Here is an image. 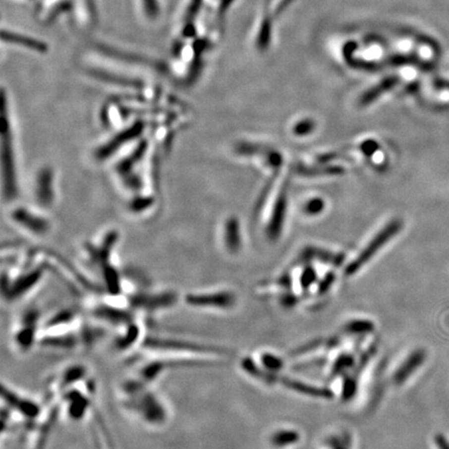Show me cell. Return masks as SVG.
Masks as SVG:
<instances>
[{
    "label": "cell",
    "mask_w": 449,
    "mask_h": 449,
    "mask_svg": "<svg viewBox=\"0 0 449 449\" xmlns=\"http://www.w3.org/2000/svg\"><path fill=\"white\" fill-rule=\"evenodd\" d=\"M303 255L305 258H308V257L315 258V259H319L322 261L330 262V263H333L336 265L342 264V262H343V260H344L343 255L325 251V250L317 249V248H306Z\"/></svg>",
    "instance_id": "obj_21"
},
{
    "label": "cell",
    "mask_w": 449,
    "mask_h": 449,
    "mask_svg": "<svg viewBox=\"0 0 449 449\" xmlns=\"http://www.w3.org/2000/svg\"><path fill=\"white\" fill-rule=\"evenodd\" d=\"M271 33H272L271 21L269 19H266L262 23L257 43V45L261 51H264L267 47H269L271 42Z\"/></svg>",
    "instance_id": "obj_22"
},
{
    "label": "cell",
    "mask_w": 449,
    "mask_h": 449,
    "mask_svg": "<svg viewBox=\"0 0 449 449\" xmlns=\"http://www.w3.org/2000/svg\"><path fill=\"white\" fill-rule=\"evenodd\" d=\"M13 219L16 223L35 234H43L49 228V224L46 220L34 215L33 212L24 208L16 209L13 213Z\"/></svg>",
    "instance_id": "obj_14"
},
{
    "label": "cell",
    "mask_w": 449,
    "mask_h": 449,
    "mask_svg": "<svg viewBox=\"0 0 449 449\" xmlns=\"http://www.w3.org/2000/svg\"><path fill=\"white\" fill-rule=\"evenodd\" d=\"M388 65L392 66H403V65H412V63L420 62L417 57L412 56H393L387 58Z\"/></svg>",
    "instance_id": "obj_23"
},
{
    "label": "cell",
    "mask_w": 449,
    "mask_h": 449,
    "mask_svg": "<svg viewBox=\"0 0 449 449\" xmlns=\"http://www.w3.org/2000/svg\"><path fill=\"white\" fill-rule=\"evenodd\" d=\"M233 0H221V5H220V12L224 13L226 12V9L230 6Z\"/></svg>",
    "instance_id": "obj_30"
},
{
    "label": "cell",
    "mask_w": 449,
    "mask_h": 449,
    "mask_svg": "<svg viewBox=\"0 0 449 449\" xmlns=\"http://www.w3.org/2000/svg\"><path fill=\"white\" fill-rule=\"evenodd\" d=\"M43 317L41 309L28 306L16 315L9 330V345L18 355H27L36 346L42 335Z\"/></svg>",
    "instance_id": "obj_3"
},
{
    "label": "cell",
    "mask_w": 449,
    "mask_h": 449,
    "mask_svg": "<svg viewBox=\"0 0 449 449\" xmlns=\"http://www.w3.org/2000/svg\"><path fill=\"white\" fill-rule=\"evenodd\" d=\"M235 151L240 155H259L264 157V159L270 166L273 168H279L282 163L283 158L279 152L275 150L259 144L253 143H239L235 146Z\"/></svg>",
    "instance_id": "obj_12"
},
{
    "label": "cell",
    "mask_w": 449,
    "mask_h": 449,
    "mask_svg": "<svg viewBox=\"0 0 449 449\" xmlns=\"http://www.w3.org/2000/svg\"><path fill=\"white\" fill-rule=\"evenodd\" d=\"M53 172L50 168H43L37 177L36 195L38 201L42 205L49 206L55 199V189H53Z\"/></svg>",
    "instance_id": "obj_13"
},
{
    "label": "cell",
    "mask_w": 449,
    "mask_h": 449,
    "mask_svg": "<svg viewBox=\"0 0 449 449\" xmlns=\"http://www.w3.org/2000/svg\"><path fill=\"white\" fill-rule=\"evenodd\" d=\"M361 149L365 155L370 156L379 149V145L376 141H366L362 144Z\"/></svg>",
    "instance_id": "obj_26"
},
{
    "label": "cell",
    "mask_w": 449,
    "mask_h": 449,
    "mask_svg": "<svg viewBox=\"0 0 449 449\" xmlns=\"http://www.w3.org/2000/svg\"><path fill=\"white\" fill-rule=\"evenodd\" d=\"M147 335L145 318L138 316L115 330L111 341L112 350L117 355L132 354L140 350Z\"/></svg>",
    "instance_id": "obj_7"
},
{
    "label": "cell",
    "mask_w": 449,
    "mask_h": 449,
    "mask_svg": "<svg viewBox=\"0 0 449 449\" xmlns=\"http://www.w3.org/2000/svg\"><path fill=\"white\" fill-rule=\"evenodd\" d=\"M143 356L176 357L213 361L221 354L218 347L177 336L147 335L140 348Z\"/></svg>",
    "instance_id": "obj_2"
},
{
    "label": "cell",
    "mask_w": 449,
    "mask_h": 449,
    "mask_svg": "<svg viewBox=\"0 0 449 449\" xmlns=\"http://www.w3.org/2000/svg\"><path fill=\"white\" fill-rule=\"evenodd\" d=\"M295 170L302 176L316 177V176H334L340 175L344 172V169L337 166H327V167H307L304 165H298L295 167Z\"/></svg>",
    "instance_id": "obj_19"
},
{
    "label": "cell",
    "mask_w": 449,
    "mask_h": 449,
    "mask_svg": "<svg viewBox=\"0 0 449 449\" xmlns=\"http://www.w3.org/2000/svg\"><path fill=\"white\" fill-rule=\"evenodd\" d=\"M325 208V202L322 199H312L305 205V211L308 215H317Z\"/></svg>",
    "instance_id": "obj_25"
},
{
    "label": "cell",
    "mask_w": 449,
    "mask_h": 449,
    "mask_svg": "<svg viewBox=\"0 0 449 449\" xmlns=\"http://www.w3.org/2000/svg\"><path fill=\"white\" fill-rule=\"evenodd\" d=\"M115 398L120 410L145 429L163 430L172 420L173 411L167 398L134 374L117 385Z\"/></svg>",
    "instance_id": "obj_1"
},
{
    "label": "cell",
    "mask_w": 449,
    "mask_h": 449,
    "mask_svg": "<svg viewBox=\"0 0 449 449\" xmlns=\"http://www.w3.org/2000/svg\"><path fill=\"white\" fill-rule=\"evenodd\" d=\"M182 304L202 312L226 311L234 304V296L226 290H200L182 294Z\"/></svg>",
    "instance_id": "obj_8"
},
{
    "label": "cell",
    "mask_w": 449,
    "mask_h": 449,
    "mask_svg": "<svg viewBox=\"0 0 449 449\" xmlns=\"http://www.w3.org/2000/svg\"><path fill=\"white\" fill-rule=\"evenodd\" d=\"M286 208H287V191L285 189H282L279 197H278L276 201L275 208L269 226V235L272 239H276L281 233L285 219Z\"/></svg>",
    "instance_id": "obj_15"
},
{
    "label": "cell",
    "mask_w": 449,
    "mask_h": 449,
    "mask_svg": "<svg viewBox=\"0 0 449 449\" xmlns=\"http://www.w3.org/2000/svg\"><path fill=\"white\" fill-rule=\"evenodd\" d=\"M196 34V29H195V26L192 23H189L185 26L184 28V31H183V35L187 38H190V37H194Z\"/></svg>",
    "instance_id": "obj_29"
},
{
    "label": "cell",
    "mask_w": 449,
    "mask_h": 449,
    "mask_svg": "<svg viewBox=\"0 0 449 449\" xmlns=\"http://www.w3.org/2000/svg\"><path fill=\"white\" fill-rule=\"evenodd\" d=\"M143 128H144L143 124L136 123L134 126L129 128V129H127L125 132H122V134L113 137L112 140L110 142V144L105 145L101 149V151L99 150L97 153L98 159H105L106 156L112 154L117 147L122 146L123 144L126 143V141L130 140V138H134L138 133L143 131Z\"/></svg>",
    "instance_id": "obj_16"
},
{
    "label": "cell",
    "mask_w": 449,
    "mask_h": 449,
    "mask_svg": "<svg viewBox=\"0 0 449 449\" xmlns=\"http://www.w3.org/2000/svg\"><path fill=\"white\" fill-rule=\"evenodd\" d=\"M3 128H2V175L4 194L7 198H13L17 194V183L15 175V159L12 143V132L8 119L3 112Z\"/></svg>",
    "instance_id": "obj_11"
},
{
    "label": "cell",
    "mask_w": 449,
    "mask_h": 449,
    "mask_svg": "<svg viewBox=\"0 0 449 449\" xmlns=\"http://www.w3.org/2000/svg\"><path fill=\"white\" fill-rule=\"evenodd\" d=\"M201 3H202V0H192L190 7H189L188 12H187V18L188 19L192 18L197 14V12H198L200 6H201Z\"/></svg>",
    "instance_id": "obj_28"
},
{
    "label": "cell",
    "mask_w": 449,
    "mask_h": 449,
    "mask_svg": "<svg viewBox=\"0 0 449 449\" xmlns=\"http://www.w3.org/2000/svg\"><path fill=\"white\" fill-rule=\"evenodd\" d=\"M91 370L84 363H70L58 369L48 382V401H58L66 391L88 382Z\"/></svg>",
    "instance_id": "obj_6"
},
{
    "label": "cell",
    "mask_w": 449,
    "mask_h": 449,
    "mask_svg": "<svg viewBox=\"0 0 449 449\" xmlns=\"http://www.w3.org/2000/svg\"><path fill=\"white\" fill-rule=\"evenodd\" d=\"M315 128V123L310 120V119H305L301 122H298L294 128H293V132L296 135H307L309 133H311Z\"/></svg>",
    "instance_id": "obj_24"
},
{
    "label": "cell",
    "mask_w": 449,
    "mask_h": 449,
    "mask_svg": "<svg viewBox=\"0 0 449 449\" xmlns=\"http://www.w3.org/2000/svg\"><path fill=\"white\" fill-rule=\"evenodd\" d=\"M128 307L143 318L154 317L174 310L182 295L173 289H143L125 295Z\"/></svg>",
    "instance_id": "obj_4"
},
{
    "label": "cell",
    "mask_w": 449,
    "mask_h": 449,
    "mask_svg": "<svg viewBox=\"0 0 449 449\" xmlns=\"http://www.w3.org/2000/svg\"><path fill=\"white\" fill-rule=\"evenodd\" d=\"M402 227V223L398 220H395L387 224V226L383 228L376 236H374L371 241L366 245L358 257L352 261L346 269V274L347 275H352L356 272H358L361 267L367 263L374 254H377L378 251L384 247L391 238H393L395 235L400 231Z\"/></svg>",
    "instance_id": "obj_10"
},
{
    "label": "cell",
    "mask_w": 449,
    "mask_h": 449,
    "mask_svg": "<svg viewBox=\"0 0 449 449\" xmlns=\"http://www.w3.org/2000/svg\"><path fill=\"white\" fill-rule=\"evenodd\" d=\"M1 398L3 407L19 422L28 426L41 418L47 405V402H43L33 395L15 388L7 382L1 383Z\"/></svg>",
    "instance_id": "obj_5"
},
{
    "label": "cell",
    "mask_w": 449,
    "mask_h": 449,
    "mask_svg": "<svg viewBox=\"0 0 449 449\" xmlns=\"http://www.w3.org/2000/svg\"><path fill=\"white\" fill-rule=\"evenodd\" d=\"M1 39L3 41L15 43V44L22 45V46L34 49V50L42 52V53L46 52L48 49L45 43H43L41 41H38L36 39L29 38V37H24L21 35L13 34V33H7V31H4V30H2V33H1Z\"/></svg>",
    "instance_id": "obj_18"
},
{
    "label": "cell",
    "mask_w": 449,
    "mask_h": 449,
    "mask_svg": "<svg viewBox=\"0 0 449 449\" xmlns=\"http://www.w3.org/2000/svg\"><path fill=\"white\" fill-rule=\"evenodd\" d=\"M226 245L231 253L237 252L240 245V235H239V224L235 218H231L226 223Z\"/></svg>",
    "instance_id": "obj_20"
},
{
    "label": "cell",
    "mask_w": 449,
    "mask_h": 449,
    "mask_svg": "<svg viewBox=\"0 0 449 449\" xmlns=\"http://www.w3.org/2000/svg\"><path fill=\"white\" fill-rule=\"evenodd\" d=\"M144 2H145V6H146V10H147L148 15L151 17H155L158 13V6H157L156 0H144Z\"/></svg>",
    "instance_id": "obj_27"
},
{
    "label": "cell",
    "mask_w": 449,
    "mask_h": 449,
    "mask_svg": "<svg viewBox=\"0 0 449 449\" xmlns=\"http://www.w3.org/2000/svg\"><path fill=\"white\" fill-rule=\"evenodd\" d=\"M43 278V271L35 269L33 271L19 274L16 277H2V294L7 304H15L25 299Z\"/></svg>",
    "instance_id": "obj_9"
},
{
    "label": "cell",
    "mask_w": 449,
    "mask_h": 449,
    "mask_svg": "<svg viewBox=\"0 0 449 449\" xmlns=\"http://www.w3.org/2000/svg\"><path fill=\"white\" fill-rule=\"evenodd\" d=\"M399 81V78L397 76H389L386 77L384 80H382L376 87L371 88L367 92H365L361 96L360 98V105L361 106H366L371 104L373 101H376L379 97L386 93L387 91L393 89L395 85H396Z\"/></svg>",
    "instance_id": "obj_17"
}]
</instances>
